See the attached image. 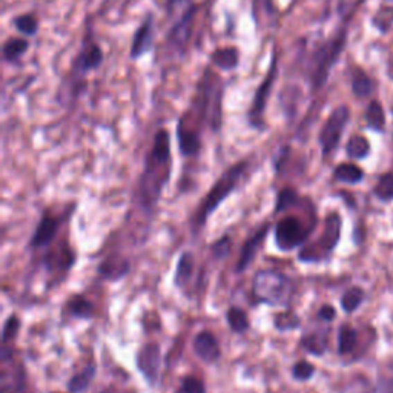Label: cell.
<instances>
[{
	"label": "cell",
	"instance_id": "obj_18",
	"mask_svg": "<svg viewBox=\"0 0 393 393\" xmlns=\"http://www.w3.org/2000/svg\"><path fill=\"white\" fill-rule=\"evenodd\" d=\"M131 270V263L126 256L120 254H111L98 264L97 272L98 275L110 281H119L125 278Z\"/></svg>",
	"mask_w": 393,
	"mask_h": 393
},
{
	"label": "cell",
	"instance_id": "obj_14",
	"mask_svg": "<svg viewBox=\"0 0 393 393\" xmlns=\"http://www.w3.org/2000/svg\"><path fill=\"white\" fill-rule=\"evenodd\" d=\"M270 227H274L272 223L261 225L259 229H256L252 235H249L246 241L243 243L240 256L237 260V264H235V274H243L249 266H251L252 261L255 260L256 252H259V249L263 246L264 240H266L268 234L270 232Z\"/></svg>",
	"mask_w": 393,
	"mask_h": 393
},
{
	"label": "cell",
	"instance_id": "obj_22",
	"mask_svg": "<svg viewBox=\"0 0 393 393\" xmlns=\"http://www.w3.org/2000/svg\"><path fill=\"white\" fill-rule=\"evenodd\" d=\"M194 264H195L194 254L189 251H184L182 252L180 256H178L174 272V286L177 289H182L189 283L192 274H194Z\"/></svg>",
	"mask_w": 393,
	"mask_h": 393
},
{
	"label": "cell",
	"instance_id": "obj_34",
	"mask_svg": "<svg viewBox=\"0 0 393 393\" xmlns=\"http://www.w3.org/2000/svg\"><path fill=\"white\" fill-rule=\"evenodd\" d=\"M364 299V292L361 288H350L344 295L341 297V307L346 313L355 312L361 306Z\"/></svg>",
	"mask_w": 393,
	"mask_h": 393
},
{
	"label": "cell",
	"instance_id": "obj_42",
	"mask_svg": "<svg viewBox=\"0 0 393 393\" xmlns=\"http://www.w3.org/2000/svg\"><path fill=\"white\" fill-rule=\"evenodd\" d=\"M335 317H337V311H335V307L331 304H324L318 311V318L326 321V323H331V321L335 320Z\"/></svg>",
	"mask_w": 393,
	"mask_h": 393
},
{
	"label": "cell",
	"instance_id": "obj_24",
	"mask_svg": "<svg viewBox=\"0 0 393 393\" xmlns=\"http://www.w3.org/2000/svg\"><path fill=\"white\" fill-rule=\"evenodd\" d=\"M11 26H14L20 35L26 39H31L39 33V19L34 12L17 14L11 19Z\"/></svg>",
	"mask_w": 393,
	"mask_h": 393
},
{
	"label": "cell",
	"instance_id": "obj_10",
	"mask_svg": "<svg viewBox=\"0 0 393 393\" xmlns=\"http://www.w3.org/2000/svg\"><path fill=\"white\" fill-rule=\"evenodd\" d=\"M340 234H341V217L337 212H333L326 218L324 232L321 235L318 245H311L307 247H303L302 252L298 255V260L304 263H315L323 260L324 256H327L335 247H337L340 241Z\"/></svg>",
	"mask_w": 393,
	"mask_h": 393
},
{
	"label": "cell",
	"instance_id": "obj_37",
	"mask_svg": "<svg viewBox=\"0 0 393 393\" xmlns=\"http://www.w3.org/2000/svg\"><path fill=\"white\" fill-rule=\"evenodd\" d=\"M211 249V254L216 260H226L227 256L231 255V249H232V241L229 235H223V237H220L218 240H216L209 246Z\"/></svg>",
	"mask_w": 393,
	"mask_h": 393
},
{
	"label": "cell",
	"instance_id": "obj_16",
	"mask_svg": "<svg viewBox=\"0 0 393 393\" xmlns=\"http://www.w3.org/2000/svg\"><path fill=\"white\" fill-rule=\"evenodd\" d=\"M62 218L54 217L51 212H45L39 220L37 226L30 238L31 249H45L54 241L55 235L59 234Z\"/></svg>",
	"mask_w": 393,
	"mask_h": 393
},
{
	"label": "cell",
	"instance_id": "obj_11",
	"mask_svg": "<svg viewBox=\"0 0 393 393\" xmlns=\"http://www.w3.org/2000/svg\"><path fill=\"white\" fill-rule=\"evenodd\" d=\"M349 119H350L349 108L346 105H341L338 108H335L331 112V116H329L327 120L324 121V125L321 128L318 135L321 152H323L324 157L331 155L335 149L338 148Z\"/></svg>",
	"mask_w": 393,
	"mask_h": 393
},
{
	"label": "cell",
	"instance_id": "obj_12",
	"mask_svg": "<svg viewBox=\"0 0 393 393\" xmlns=\"http://www.w3.org/2000/svg\"><path fill=\"white\" fill-rule=\"evenodd\" d=\"M135 367L151 387L159 383L161 369V347L157 341L145 342L135 353Z\"/></svg>",
	"mask_w": 393,
	"mask_h": 393
},
{
	"label": "cell",
	"instance_id": "obj_17",
	"mask_svg": "<svg viewBox=\"0 0 393 393\" xmlns=\"http://www.w3.org/2000/svg\"><path fill=\"white\" fill-rule=\"evenodd\" d=\"M192 349L200 360L206 364H213L220 360L221 349L216 335L211 331L198 332L192 340Z\"/></svg>",
	"mask_w": 393,
	"mask_h": 393
},
{
	"label": "cell",
	"instance_id": "obj_36",
	"mask_svg": "<svg viewBox=\"0 0 393 393\" xmlns=\"http://www.w3.org/2000/svg\"><path fill=\"white\" fill-rule=\"evenodd\" d=\"M375 195L383 200V202H392L393 200V174H384L381 175L380 180H378L375 186Z\"/></svg>",
	"mask_w": 393,
	"mask_h": 393
},
{
	"label": "cell",
	"instance_id": "obj_2",
	"mask_svg": "<svg viewBox=\"0 0 393 393\" xmlns=\"http://www.w3.org/2000/svg\"><path fill=\"white\" fill-rule=\"evenodd\" d=\"M226 83L213 67L208 65L195 83L188 110L178 121L194 130L203 132L209 128L213 134H218L223 128V105H225Z\"/></svg>",
	"mask_w": 393,
	"mask_h": 393
},
{
	"label": "cell",
	"instance_id": "obj_39",
	"mask_svg": "<svg viewBox=\"0 0 393 393\" xmlns=\"http://www.w3.org/2000/svg\"><path fill=\"white\" fill-rule=\"evenodd\" d=\"M289 157H290V146L289 145L281 146L280 149H278V152L272 157V168H274L275 174L281 173V171L286 166V163H288V160H289Z\"/></svg>",
	"mask_w": 393,
	"mask_h": 393
},
{
	"label": "cell",
	"instance_id": "obj_38",
	"mask_svg": "<svg viewBox=\"0 0 393 393\" xmlns=\"http://www.w3.org/2000/svg\"><path fill=\"white\" fill-rule=\"evenodd\" d=\"M313 374H315V366L306 360L295 363L294 367H292V378L298 383H306L312 380Z\"/></svg>",
	"mask_w": 393,
	"mask_h": 393
},
{
	"label": "cell",
	"instance_id": "obj_43",
	"mask_svg": "<svg viewBox=\"0 0 393 393\" xmlns=\"http://www.w3.org/2000/svg\"><path fill=\"white\" fill-rule=\"evenodd\" d=\"M53 393H59V392H53Z\"/></svg>",
	"mask_w": 393,
	"mask_h": 393
},
{
	"label": "cell",
	"instance_id": "obj_31",
	"mask_svg": "<svg viewBox=\"0 0 393 393\" xmlns=\"http://www.w3.org/2000/svg\"><path fill=\"white\" fill-rule=\"evenodd\" d=\"M302 326V320L294 312L289 311H283L275 313L274 317V327L277 329L278 332H289V331H295Z\"/></svg>",
	"mask_w": 393,
	"mask_h": 393
},
{
	"label": "cell",
	"instance_id": "obj_9",
	"mask_svg": "<svg viewBox=\"0 0 393 393\" xmlns=\"http://www.w3.org/2000/svg\"><path fill=\"white\" fill-rule=\"evenodd\" d=\"M312 229V226H306L298 217L286 216L278 220L274 226L275 245L281 252L294 251V249L304 245Z\"/></svg>",
	"mask_w": 393,
	"mask_h": 393
},
{
	"label": "cell",
	"instance_id": "obj_5",
	"mask_svg": "<svg viewBox=\"0 0 393 393\" xmlns=\"http://www.w3.org/2000/svg\"><path fill=\"white\" fill-rule=\"evenodd\" d=\"M249 168H251V160H240L235 164H231L217 178V182L212 184V188L202 200V204L198 206L194 217H192V231L200 232L203 229L204 225L208 223V220L212 217V213L223 204L225 200L229 198L238 189V186L249 173Z\"/></svg>",
	"mask_w": 393,
	"mask_h": 393
},
{
	"label": "cell",
	"instance_id": "obj_7",
	"mask_svg": "<svg viewBox=\"0 0 393 393\" xmlns=\"http://www.w3.org/2000/svg\"><path fill=\"white\" fill-rule=\"evenodd\" d=\"M294 294V281L283 272L274 269H263L254 275L252 297L256 303L288 309Z\"/></svg>",
	"mask_w": 393,
	"mask_h": 393
},
{
	"label": "cell",
	"instance_id": "obj_33",
	"mask_svg": "<svg viewBox=\"0 0 393 393\" xmlns=\"http://www.w3.org/2000/svg\"><path fill=\"white\" fill-rule=\"evenodd\" d=\"M356 346V332L349 324L341 326L338 333V353L347 355Z\"/></svg>",
	"mask_w": 393,
	"mask_h": 393
},
{
	"label": "cell",
	"instance_id": "obj_19",
	"mask_svg": "<svg viewBox=\"0 0 393 393\" xmlns=\"http://www.w3.org/2000/svg\"><path fill=\"white\" fill-rule=\"evenodd\" d=\"M241 53L237 46H218L209 54V62L221 73H231L240 67Z\"/></svg>",
	"mask_w": 393,
	"mask_h": 393
},
{
	"label": "cell",
	"instance_id": "obj_15",
	"mask_svg": "<svg viewBox=\"0 0 393 393\" xmlns=\"http://www.w3.org/2000/svg\"><path fill=\"white\" fill-rule=\"evenodd\" d=\"M175 137H177L178 151H180L182 157H184V159H194V157H198L200 152H202L203 132L182 123V121H177Z\"/></svg>",
	"mask_w": 393,
	"mask_h": 393
},
{
	"label": "cell",
	"instance_id": "obj_32",
	"mask_svg": "<svg viewBox=\"0 0 393 393\" xmlns=\"http://www.w3.org/2000/svg\"><path fill=\"white\" fill-rule=\"evenodd\" d=\"M352 91L356 97H367L374 91V83H372L370 77L364 73V71H355L352 76Z\"/></svg>",
	"mask_w": 393,
	"mask_h": 393
},
{
	"label": "cell",
	"instance_id": "obj_35",
	"mask_svg": "<svg viewBox=\"0 0 393 393\" xmlns=\"http://www.w3.org/2000/svg\"><path fill=\"white\" fill-rule=\"evenodd\" d=\"M20 327H22V321H20V318L16 315V313H12V315L6 318V321L3 323V329H2V341L5 346L17 338Z\"/></svg>",
	"mask_w": 393,
	"mask_h": 393
},
{
	"label": "cell",
	"instance_id": "obj_13",
	"mask_svg": "<svg viewBox=\"0 0 393 393\" xmlns=\"http://www.w3.org/2000/svg\"><path fill=\"white\" fill-rule=\"evenodd\" d=\"M155 45V17L152 12H148L145 19L141 20L137 30L134 31L131 46H130V59L132 62L140 60L152 51Z\"/></svg>",
	"mask_w": 393,
	"mask_h": 393
},
{
	"label": "cell",
	"instance_id": "obj_41",
	"mask_svg": "<svg viewBox=\"0 0 393 393\" xmlns=\"http://www.w3.org/2000/svg\"><path fill=\"white\" fill-rule=\"evenodd\" d=\"M376 17H383V20H374V24L376 28H380L381 31H387L390 25L393 24V8L381 10L376 14Z\"/></svg>",
	"mask_w": 393,
	"mask_h": 393
},
{
	"label": "cell",
	"instance_id": "obj_26",
	"mask_svg": "<svg viewBox=\"0 0 393 393\" xmlns=\"http://www.w3.org/2000/svg\"><path fill=\"white\" fill-rule=\"evenodd\" d=\"M363 177H364L363 169L356 166V164L353 163H341L333 171L335 180L349 183V184L360 183L363 180Z\"/></svg>",
	"mask_w": 393,
	"mask_h": 393
},
{
	"label": "cell",
	"instance_id": "obj_28",
	"mask_svg": "<svg viewBox=\"0 0 393 393\" xmlns=\"http://www.w3.org/2000/svg\"><path fill=\"white\" fill-rule=\"evenodd\" d=\"M299 346H302L307 353L321 356V355H324L326 349H327V340L323 337V335H318V333L303 335L302 341H299Z\"/></svg>",
	"mask_w": 393,
	"mask_h": 393
},
{
	"label": "cell",
	"instance_id": "obj_29",
	"mask_svg": "<svg viewBox=\"0 0 393 393\" xmlns=\"http://www.w3.org/2000/svg\"><path fill=\"white\" fill-rule=\"evenodd\" d=\"M366 121L367 126L370 130L375 131H383L385 126V116H384V110L380 102L376 100H372L370 105L367 106L366 110Z\"/></svg>",
	"mask_w": 393,
	"mask_h": 393
},
{
	"label": "cell",
	"instance_id": "obj_3",
	"mask_svg": "<svg viewBox=\"0 0 393 393\" xmlns=\"http://www.w3.org/2000/svg\"><path fill=\"white\" fill-rule=\"evenodd\" d=\"M105 62V51L100 42L96 39L92 17L88 16L85 33L80 42V48L76 53L67 76L62 78V83L57 92V102L60 105L73 106L85 94L88 87V76L94 73Z\"/></svg>",
	"mask_w": 393,
	"mask_h": 393
},
{
	"label": "cell",
	"instance_id": "obj_4",
	"mask_svg": "<svg viewBox=\"0 0 393 393\" xmlns=\"http://www.w3.org/2000/svg\"><path fill=\"white\" fill-rule=\"evenodd\" d=\"M195 0H168L166 17L168 28L164 34V49L177 60L188 54L192 42L197 17Z\"/></svg>",
	"mask_w": 393,
	"mask_h": 393
},
{
	"label": "cell",
	"instance_id": "obj_8",
	"mask_svg": "<svg viewBox=\"0 0 393 393\" xmlns=\"http://www.w3.org/2000/svg\"><path fill=\"white\" fill-rule=\"evenodd\" d=\"M278 78V53L277 48L272 51V55H270V62L266 74H264L263 80L259 83L256 87L251 106H249L247 114H246V120L247 125L252 128L255 131H266L268 123H266V108H268V102L270 97V92H272L275 83Z\"/></svg>",
	"mask_w": 393,
	"mask_h": 393
},
{
	"label": "cell",
	"instance_id": "obj_25",
	"mask_svg": "<svg viewBox=\"0 0 393 393\" xmlns=\"http://www.w3.org/2000/svg\"><path fill=\"white\" fill-rule=\"evenodd\" d=\"M226 321L231 331L237 335L246 333L251 329V320H249L246 311L238 306H231L226 311Z\"/></svg>",
	"mask_w": 393,
	"mask_h": 393
},
{
	"label": "cell",
	"instance_id": "obj_20",
	"mask_svg": "<svg viewBox=\"0 0 393 393\" xmlns=\"http://www.w3.org/2000/svg\"><path fill=\"white\" fill-rule=\"evenodd\" d=\"M28 49H30V39L24 37V35H11L3 42L2 57L10 65H19Z\"/></svg>",
	"mask_w": 393,
	"mask_h": 393
},
{
	"label": "cell",
	"instance_id": "obj_6",
	"mask_svg": "<svg viewBox=\"0 0 393 393\" xmlns=\"http://www.w3.org/2000/svg\"><path fill=\"white\" fill-rule=\"evenodd\" d=\"M347 40V30L341 28V30L333 35V37L321 42L318 46L313 48L309 59H307L306 73L309 78L312 91H318L326 85L331 76V71L338 62L342 49L346 46Z\"/></svg>",
	"mask_w": 393,
	"mask_h": 393
},
{
	"label": "cell",
	"instance_id": "obj_23",
	"mask_svg": "<svg viewBox=\"0 0 393 393\" xmlns=\"http://www.w3.org/2000/svg\"><path fill=\"white\" fill-rule=\"evenodd\" d=\"M97 374V366L96 364H89V366L85 367L82 372L73 375L67 383V389L69 393H83L87 392L91 383L94 381Z\"/></svg>",
	"mask_w": 393,
	"mask_h": 393
},
{
	"label": "cell",
	"instance_id": "obj_30",
	"mask_svg": "<svg viewBox=\"0 0 393 393\" xmlns=\"http://www.w3.org/2000/svg\"><path fill=\"white\" fill-rule=\"evenodd\" d=\"M298 200H299V195L294 188H289V186H288V188L280 189L277 194L274 213L286 212L288 209L294 208V206L298 203Z\"/></svg>",
	"mask_w": 393,
	"mask_h": 393
},
{
	"label": "cell",
	"instance_id": "obj_27",
	"mask_svg": "<svg viewBox=\"0 0 393 393\" xmlns=\"http://www.w3.org/2000/svg\"><path fill=\"white\" fill-rule=\"evenodd\" d=\"M346 152L350 159H366L370 152V143L366 137H363V135H353V137H350V140L347 141Z\"/></svg>",
	"mask_w": 393,
	"mask_h": 393
},
{
	"label": "cell",
	"instance_id": "obj_1",
	"mask_svg": "<svg viewBox=\"0 0 393 393\" xmlns=\"http://www.w3.org/2000/svg\"><path fill=\"white\" fill-rule=\"evenodd\" d=\"M173 175V151L171 134L166 128H159L154 134L152 146L145 157V164L135 186V203L143 211L151 212L160 202L164 188Z\"/></svg>",
	"mask_w": 393,
	"mask_h": 393
},
{
	"label": "cell",
	"instance_id": "obj_40",
	"mask_svg": "<svg viewBox=\"0 0 393 393\" xmlns=\"http://www.w3.org/2000/svg\"><path fill=\"white\" fill-rule=\"evenodd\" d=\"M182 393H206L204 383L197 376H186L182 381Z\"/></svg>",
	"mask_w": 393,
	"mask_h": 393
},
{
	"label": "cell",
	"instance_id": "obj_21",
	"mask_svg": "<svg viewBox=\"0 0 393 393\" xmlns=\"http://www.w3.org/2000/svg\"><path fill=\"white\" fill-rule=\"evenodd\" d=\"M65 312L76 320H92L96 317V306L85 295L76 294L68 298Z\"/></svg>",
	"mask_w": 393,
	"mask_h": 393
}]
</instances>
